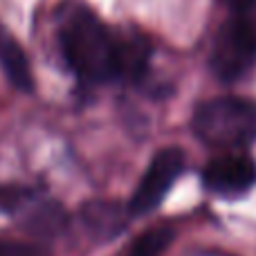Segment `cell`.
Instances as JSON below:
<instances>
[{"instance_id":"obj_1","label":"cell","mask_w":256,"mask_h":256,"mask_svg":"<svg viewBox=\"0 0 256 256\" xmlns=\"http://www.w3.org/2000/svg\"><path fill=\"white\" fill-rule=\"evenodd\" d=\"M56 40L63 63L81 88L142 84L148 74L153 54L148 38L135 30H115L86 4L63 12Z\"/></svg>"},{"instance_id":"obj_2","label":"cell","mask_w":256,"mask_h":256,"mask_svg":"<svg viewBox=\"0 0 256 256\" xmlns=\"http://www.w3.org/2000/svg\"><path fill=\"white\" fill-rule=\"evenodd\" d=\"M191 130L204 146L240 150L256 142V102L245 97H216L194 110Z\"/></svg>"},{"instance_id":"obj_3","label":"cell","mask_w":256,"mask_h":256,"mask_svg":"<svg viewBox=\"0 0 256 256\" xmlns=\"http://www.w3.org/2000/svg\"><path fill=\"white\" fill-rule=\"evenodd\" d=\"M0 214L12 218L36 240L58 238L70 225L66 207L56 198L38 186L22 182L0 184Z\"/></svg>"},{"instance_id":"obj_4","label":"cell","mask_w":256,"mask_h":256,"mask_svg":"<svg viewBox=\"0 0 256 256\" xmlns=\"http://www.w3.org/2000/svg\"><path fill=\"white\" fill-rule=\"evenodd\" d=\"M256 66V4L232 12L218 27L209 52V68L220 84H234Z\"/></svg>"},{"instance_id":"obj_5","label":"cell","mask_w":256,"mask_h":256,"mask_svg":"<svg viewBox=\"0 0 256 256\" xmlns=\"http://www.w3.org/2000/svg\"><path fill=\"white\" fill-rule=\"evenodd\" d=\"M186 158L184 150L178 146H164L150 158L144 176L140 178L130 200L126 202V209L130 218H142L146 214L155 212L160 207L166 194L173 189L178 178L184 173Z\"/></svg>"},{"instance_id":"obj_6","label":"cell","mask_w":256,"mask_h":256,"mask_svg":"<svg viewBox=\"0 0 256 256\" xmlns=\"http://www.w3.org/2000/svg\"><path fill=\"white\" fill-rule=\"evenodd\" d=\"M202 186L209 194L236 198L256 184V160L248 153H225L202 166Z\"/></svg>"},{"instance_id":"obj_7","label":"cell","mask_w":256,"mask_h":256,"mask_svg":"<svg viewBox=\"0 0 256 256\" xmlns=\"http://www.w3.org/2000/svg\"><path fill=\"white\" fill-rule=\"evenodd\" d=\"M79 216L81 222L86 225V230L90 232V236L94 240H99V243H108V240L117 238L128 227V220H130L126 204L110 202V200L86 202L81 207Z\"/></svg>"},{"instance_id":"obj_8","label":"cell","mask_w":256,"mask_h":256,"mask_svg":"<svg viewBox=\"0 0 256 256\" xmlns=\"http://www.w3.org/2000/svg\"><path fill=\"white\" fill-rule=\"evenodd\" d=\"M0 70L18 92H34V74H32L30 56L18 43V38L2 22H0Z\"/></svg>"},{"instance_id":"obj_9","label":"cell","mask_w":256,"mask_h":256,"mask_svg":"<svg viewBox=\"0 0 256 256\" xmlns=\"http://www.w3.org/2000/svg\"><path fill=\"white\" fill-rule=\"evenodd\" d=\"M173 238H176L173 227H168V225L150 227V230L142 232V234L137 236L126 256H162L164 250L171 245Z\"/></svg>"},{"instance_id":"obj_10","label":"cell","mask_w":256,"mask_h":256,"mask_svg":"<svg viewBox=\"0 0 256 256\" xmlns=\"http://www.w3.org/2000/svg\"><path fill=\"white\" fill-rule=\"evenodd\" d=\"M0 256H48L38 245L0 238Z\"/></svg>"},{"instance_id":"obj_11","label":"cell","mask_w":256,"mask_h":256,"mask_svg":"<svg viewBox=\"0 0 256 256\" xmlns=\"http://www.w3.org/2000/svg\"><path fill=\"white\" fill-rule=\"evenodd\" d=\"M220 2L225 4V7L230 9V14H232V12H245V9L254 7L256 0H220Z\"/></svg>"}]
</instances>
